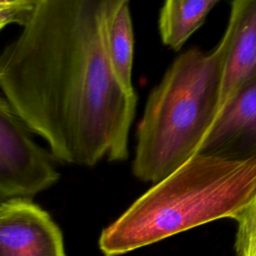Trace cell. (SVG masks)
<instances>
[{
	"mask_svg": "<svg viewBox=\"0 0 256 256\" xmlns=\"http://www.w3.org/2000/svg\"><path fill=\"white\" fill-rule=\"evenodd\" d=\"M106 0H36L0 52V90L55 160L128 158L137 95L117 80L104 39Z\"/></svg>",
	"mask_w": 256,
	"mask_h": 256,
	"instance_id": "obj_1",
	"label": "cell"
},
{
	"mask_svg": "<svg viewBox=\"0 0 256 256\" xmlns=\"http://www.w3.org/2000/svg\"><path fill=\"white\" fill-rule=\"evenodd\" d=\"M255 196L256 159L197 153L107 226L99 248L119 256L215 220H236Z\"/></svg>",
	"mask_w": 256,
	"mask_h": 256,
	"instance_id": "obj_2",
	"label": "cell"
},
{
	"mask_svg": "<svg viewBox=\"0 0 256 256\" xmlns=\"http://www.w3.org/2000/svg\"><path fill=\"white\" fill-rule=\"evenodd\" d=\"M226 42L178 56L150 92L137 127L132 171L156 183L197 154L219 107Z\"/></svg>",
	"mask_w": 256,
	"mask_h": 256,
	"instance_id": "obj_3",
	"label": "cell"
},
{
	"mask_svg": "<svg viewBox=\"0 0 256 256\" xmlns=\"http://www.w3.org/2000/svg\"><path fill=\"white\" fill-rule=\"evenodd\" d=\"M55 158L0 94V196L30 198L59 180Z\"/></svg>",
	"mask_w": 256,
	"mask_h": 256,
	"instance_id": "obj_4",
	"label": "cell"
},
{
	"mask_svg": "<svg viewBox=\"0 0 256 256\" xmlns=\"http://www.w3.org/2000/svg\"><path fill=\"white\" fill-rule=\"evenodd\" d=\"M0 256H66L61 230L30 198L2 200Z\"/></svg>",
	"mask_w": 256,
	"mask_h": 256,
	"instance_id": "obj_5",
	"label": "cell"
},
{
	"mask_svg": "<svg viewBox=\"0 0 256 256\" xmlns=\"http://www.w3.org/2000/svg\"><path fill=\"white\" fill-rule=\"evenodd\" d=\"M197 153L230 160L256 159V77L220 108Z\"/></svg>",
	"mask_w": 256,
	"mask_h": 256,
	"instance_id": "obj_6",
	"label": "cell"
},
{
	"mask_svg": "<svg viewBox=\"0 0 256 256\" xmlns=\"http://www.w3.org/2000/svg\"><path fill=\"white\" fill-rule=\"evenodd\" d=\"M223 37L226 48L218 111L243 85L256 77V0L231 2Z\"/></svg>",
	"mask_w": 256,
	"mask_h": 256,
	"instance_id": "obj_7",
	"label": "cell"
},
{
	"mask_svg": "<svg viewBox=\"0 0 256 256\" xmlns=\"http://www.w3.org/2000/svg\"><path fill=\"white\" fill-rule=\"evenodd\" d=\"M104 39L110 66L123 89L135 95L132 83L134 33L127 0H106Z\"/></svg>",
	"mask_w": 256,
	"mask_h": 256,
	"instance_id": "obj_8",
	"label": "cell"
},
{
	"mask_svg": "<svg viewBox=\"0 0 256 256\" xmlns=\"http://www.w3.org/2000/svg\"><path fill=\"white\" fill-rule=\"evenodd\" d=\"M217 4V0L166 1L158 20L162 43L175 51L180 50Z\"/></svg>",
	"mask_w": 256,
	"mask_h": 256,
	"instance_id": "obj_9",
	"label": "cell"
},
{
	"mask_svg": "<svg viewBox=\"0 0 256 256\" xmlns=\"http://www.w3.org/2000/svg\"><path fill=\"white\" fill-rule=\"evenodd\" d=\"M237 256H256V196L236 218Z\"/></svg>",
	"mask_w": 256,
	"mask_h": 256,
	"instance_id": "obj_10",
	"label": "cell"
},
{
	"mask_svg": "<svg viewBox=\"0 0 256 256\" xmlns=\"http://www.w3.org/2000/svg\"><path fill=\"white\" fill-rule=\"evenodd\" d=\"M36 1L0 0V30L16 23L23 26L30 18Z\"/></svg>",
	"mask_w": 256,
	"mask_h": 256,
	"instance_id": "obj_11",
	"label": "cell"
},
{
	"mask_svg": "<svg viewBox=\"0 0 256 256\" xmlns=\"http://www.w3.org/2000/svg\"><path fill=\"white\" fill-rule=\"evenodd\" d=\"M2 200H5V199H4V198H2V197H1V196H0V202H1V201H2Z\"/></svg>",
	"mask_w": 256,
	"mask_h": 256,
	"instance_id": "obj_12",
	"label": "cell"
}]
</instances>
